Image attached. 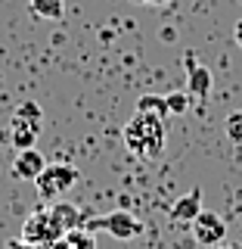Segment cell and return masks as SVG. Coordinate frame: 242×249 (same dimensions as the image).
<instances>
[{
    "label": "cell",
    "mask_w": 242,
    "mask_h": 249,
    "mask_svg": "<svg viewBox=\"0 0 242 249\" xmlns=\"http://www.w3.org/2000/svg\"><path fill=\"white\" fill-rule=\"evenodd\" d=\"M124 143L140 159H159L165 150V119L149 112H137L124 124Z\"/></svg>",
    "instance_id": "1"
},
{
    "label": "cell",
    "mask_w": 242,
    "mask_h": 249,
    "mask_svg": "<svg viewBox=\"0 0 242 249\" xmlns=\"http://www.w3.org/2000/svg\"><path fill=\"white\" fill-rule=\"evenodd\" d=\"M65 233H68L65 224H62L50 209H37V212H31L25 218V224H22V240H25V243H34V246H44V249L53 246V243H59Z\"/></svg>",
    "instance_id": "2"
},
{
    "label": "cell",
    "mask_w": 242,
    "mask_h": 249,
    "mask_svg": "<svg viewBox=\"0 0 242 249\" xmlns=\"http://www.w3.org/2000/svg\"><path fill=\"white\" fill-rule=\"evenodd\" d=\"M78 181V168L75 165H65V162H50L41 175L34 178V187L41 193V199H53L56 202L62 193H68Z\"/></svg>",
    "instance_id": "3"
},
{
    "label": "cell",
    "mask_w": 242,
    "mask_h": 249,
    "mask_svg": "<svg viewBox=\"0 0 242 249\" xmlns=\"http://www.w3.org/2000/svg\"><path fill=\"white\" fill-rule=\"evenodd\" d=\"M190 231H193V240H196L199 246H208V249L221 246L224 240H227V224H224V218L217 212H205V209L196 215V221L190 224Z\"/></svg>",
    "instance_id": "4"
},
{
    "label": "cell",
    "mask_w": 242,
    "mask_h": 249,
    "mask_svg": "<svg viewBox=\"0 0 242 249\" xmlns=\"http://www.w3.org/2000/svg\"><path fill=\"white\" fill-rule=\"evenodd\" d=\"M97 228H103L106 233H112L115 240H134L143 233V224H140V218L137 215H130V212H124V209H118V212H109L103 215L99 221H93Z\"/></svg>",
    "instance_id": "5"
},
{
    "label": "cell",
    "mask_w": 242,
    "mask_h": 249,
    "mask_svg": "<svg viewBox=\"0 0 242 249\" xmlns=\"http://www.w3.org/2000/svg\"><path fill=\"white\" fill-rule=\"evenodd\" d=\"M199 212H202V187H193L190 193H183L180 199H174V206H171V221H174L177 228H190Z\"/></svg>",
    "instance_id": "6"
},
{
    "label": "cell",
    "mask_w": 242,
    "mask_h": 249,
    "mask_svg": "<svg viewBox=\"0 0 242 249\" xmlns=\"http://www.w3.org/2000/svg\"><path fill=\"white\" fill-rule=\"evenodd\" d=\"M47 168V159L37 150H19L13 159V178H19V181H31L34 184V178L41 175Z\"/></svg>",
    "instance_id": "7"
},
{
    "label": "cell",
    "mask_w": 242,
    "mask_h": 249,
    "mask_svg": "<svg viewBox=\"0 0 242 249\" xmlns=\"http://www.w3.org/2000/svg\"><path fill=\"white\" fill-rule=\"evenodd\" d=\"M37 137H41V122H31V119H19V115H13L10 140H13L16 153H19V150H34Z\"/></svg>",
    "instance_id": "8"
},
{
    "label": "cell",
    "mask_w": 242,
    "mask_h": 249,
    "mask_svg": "<svg viewBox=\"0 0 242 249\" xmlns=\"http://www.w3.org/2000/svg\"><path fill=\"white\" fill-rule=\"evenodd\" d=\"M186 93L190 97H199L205 100L211 93V72L205 66H193L190 62V72H186Z\"/></svg>",
    "instance_id": "9"
},
{
    "label": "cell",
    "mask_w": 242,
    "mask_h": 249,
    "mask_svg": "<svg viewBox=\"0 0 242 249\" xmlns=\"http://www.w3.org/2000/svg\"><path fill=\"white\" fill-rule=\"evenodd\" d=\"M31 13H34L37 19L56 22V19H62V13H65V3H62V0H31Z\"/></svg>",
    "instance_id": "10"
},
{
    "label": "cell",
    "mask_w": 242,
    "mask_h": 249,
    "mask_svg": "<svg viewBox=\"0 0 242 249\" xmlns=\"http://www.w3.org/2000/svg\"><path fill=\"white\" fill-rule=\"evenodd\" d=\"M50 212L56 215L62 224H65V231H75L78 224H81V215H84L81 209H75V206H65V202H53V206H50Z\"/></svg>",
    "instance_id": "11"
},
{
    "label": "cell",
    "mask_w": 242,
    "mask_h": 249,
    "mask_svg": "<svg viewBox=\"0 0 242 249\" xmlns=\"http://www.w3.org/2000/svg\"><path fill=\"white\" fill-rule=\"evenodd\" d=\"M65 249H97V240H93L90 231L75 228V231L65 233Z\"/></svg>",
    "instance_id": "12"
},
{
    "label": "cell",
    "mask_w": 242,
    "mask_h": 249,
    "mask_svg": "<svg viewBox=\"0 0 242 249\" xmlns=\"http://www.w3.org/2000/svg\"><path fill=\"white\" fill-rule=\"evenodd\" d=\"M137 112H149V115L165 119V115H168V103H165V97H140Z\"/></svg>",
    "instance_id": "13"
},
{
    "label": "cell",
    "mask_w": 242,
    "mask_h": 249,
    "mask_svg": "<svg viewBox=\"0 0 242 249\" xmlns=\"http://www.w3.org/2000/svg\"><path fill=\"white\" fill-rule=\"evenodd\" d=\"M224 131H227V137L233 140V143L242 146V112H230L227 122H224Z\"/></svg>",
    "instance_id": "14"
},
{
    "label": "cell",
    "mask_w": 242,
    "mask_h": 249,
    "mask_svg": "<svg viewBox=\"0 0 242 249\" xmlns=\"http://www.w3.org/2000/svg\"><path fill=\"white\" fill-rule=\"evenodd\" d=\"M16 115H19V119H31V122H44V112L34 100H25V103L16 109Z\"/></svg>",
    "instance_id": "15"
},
{
    "label": "cell",
    "mask_w": 242,
    "mask_h": 249,
    "mask_svg": "<svg viewBox=\"0 0 242 249\" xmlns=\"http://www.w3.org/2000/svg\"><path fill=\"white\" fill-rule=\"evenodd\" d=\"M165 103H168V112H186V93H168L165 97Z\"/></svg>",
    "instance_id": "16"
},
{
    "label": "cell",
    "mask_w": 242,
    "mask_h": 249,
    "mask_svg": "<svg viewBox=\"0 0 242 249\" xmlns=\"http://www.w3.org/2000/svg\"><path fill=\"white\" fill-rule=\"evenodd\" d=\"M130 3H137V6H165L171 0H130Z\"/></svg>",
    "instance_id": "17"
},
{
    "label": "cell",
    "mask_w": 242,
    "mask_h": 249,
    "mask_svg": "<svg viewBox=\"0 0 242 249\" xmlns=\"http://www.w3.org/2000/svg\"><path fill=\"white\" fill-rule=\"evenodd\" d=\"M10 249H44V246H34V243H25V240H13Z\"/></svg>",
    "instance_id": "18"
},
{
    "label": "cell",
    "mask_w": 242,
    "mask_h": 249,
    "mask_svg": "<svg viewBox=\"0 0 242 249\" xmlns=\"http://www.w3.org/2000/svg\"><path fill=\"white\" fill-rule=\"evenodd\" d=\"M233 37H236V44L242 47V19L236 22V25H233Z\"/></svg>",
    "instance_id": "19"
},
{
    "label": "cell",
    "mask_w": 242,
    "mask_h": 249,
    "mask_svg": "<svg viewBox=\"0 0 242 249\" xmlns=\"http://www.w3.org/2000/svg\"><path fill=\"white\" fill-rule=\"evenodd\" d=\"M214 249H236V246H227V243H221V246H214Z\"/></svg>",
    "instance_id": "20"
}]
</instances>
